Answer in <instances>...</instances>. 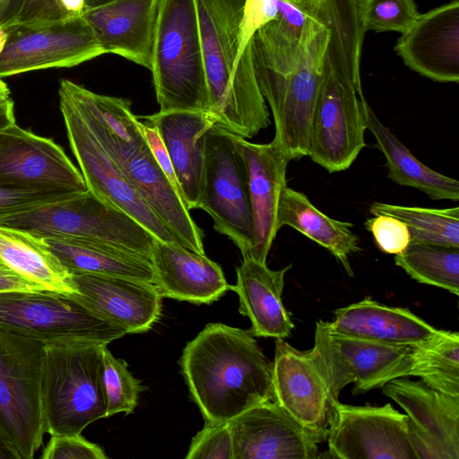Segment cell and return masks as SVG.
<instances>
[{
  "label": "cell",
  "mask_w": 459,
  "mask_h": 459,
  "mask_svg": "<svg viewBox=\"0 0 459 459\" xmlns=\"http://www.w3.org/2000/svg\"><path fill=\"white\" fill-rule=\"evenodd\" d=\"M233 445L230 422L205 421L193 437L186 459H232Z\"/></svg>",
  "instance_id": "8d00e7d4"
},
{
  "label": "cell",
  "mask_w": 459,
  "mask_h": 459,
  "mask_svg": "<svg viewBox=\"0 0 459 459\" xmlns=\"http://www.w3.org/2000/svg\"><path fill=\"white\" fill-rule=\"evenodd\" d=\"M230 422L232 459H315L322 440L274 400L259 403Z\"/></svg>",
  "instance_id": "ac0fdd59"
},
{
  "label": "cell",
  "mask_w": 459,
  "mask_h": 459,
  "mask_svg": "<svg viewBox=\"0 0 459 459\" xmlns=\"http://www.w3.org/2000/svg\"><path fill=\"white\" fill-rule=\"evenodd\" d=\"M277 225L289 226L327 249L353 275L350 256L359 250V237L352 224L325 215L302 192L285 186L277 209Z\"/></svg>",
  "instance_id": "f1b7e54d"
},
{
  "label": "cell",
  "mask_w": 459,
  "mask_h": 459,
  "mask_svg": "<svg viewBox=\"0 0 459 459\" xmlns=\"http://www.w3.org/2000/svg\"><path fill=\"white\" fill-rule=\"evenodd\" d=\"M10 91L5 82L0 79V102L10 100Z\"/></svg>",
  "instance_id": "c3c4849f"
},
{
  "label": "cell",
  "mask_w": 459,
  "mask_h": 459,
  "mask_svg": "<svg viewBox=\"0 0 459 459\" xmlns=\"http://www.w3.org/2000/svg\"><path fill=\"white\" fill-rule=\"evenodd\" d=\"M0 259L39 289L74 294L70 273L43 238L26 230L0 226Z\"/></svg>",
  "instance_id": "4dcf8cb0"
},
{
  "label": "cell",
  "mask_w": 459,
  "mask_h": 459,
  "mask_svg": "<svg viewBox=\"0 0 459 459\" xmlns=\"http://www.w3.org/2000/svg\"><path fill=\"white\" fill-rule=\"evenodd\" d=\"M366 127L377 142V147L385 158L388 178L394 183L416 188L433 200H459V182L429 168L377 118L367 104Z\"/></svg>",
  "instance_id": "f546056e"
},
{
  "label": "cell",
  "mask_w": 459,
  "mask_h": 459,
  "mask_svg": "<svg viewBox=\"0 0 459 459\" xmlns=\"http://www.w3.org/2000/svg\"><path fill=\"white\" fill-rule=\"evenodd\" d=\"M43 240L70 274L119 275L153 282L151 259L140 254L84 238L52 237Z\"/></svg>",
  "instance_id": "83f0119b"
},
{
  "label": "cell",
  "mask_w": 459,
  "mask_h": 459,
  "mask_svg": "<svg viewBox=\"0 0 459 459\" xmlns=\"http://www.w3.org/2000/svg\"><path fill=\"white\" fill-rule=\"evenodd\" d=\"M254 337L249 331L210 323L184 348L181 373L205 421L229 422L273 400V362Z\"/></svg>",
  "instance_id": "3957f363"
},
{
  "label": "cell",
  "mask_w": 459,
  "mask_h": 459,
  "mask_svg": "<svg viewBox=\"0 0 459 459\" xmlns=\"http://www.w3.org/2000/svg\"><path fill=\"white\" fill-rule=\"evenodd\" d=\"M41 459H106L104 451L80 434L51 436Z\"/></svg>",
  "instance_id": "60d3db41"
},
{
  "label": "cell",
  "mask_w": 459,
  "mask_h": 459,
  "mask_svg": "<svg viewBox=\"0 0 459 459\" xmlns=\"http://www.w3.org/2000/svg\"><path fill=\"white\" fill-rule=\"evenodd\" d=\"M328 454L339 459H418L406 414L392 404H344L330 398Z\"/></svg>",
  "instance_id": "5bb4252c"
},
{
  "label": "cell",
  "mask_w": 459,
  "mask_h": 459,
  "mask_svg": "<svg viewBox=\"0 0 459 459\" xmlns=\"http://www.w3.org/2000/svg\"><path fill=\"white\" fill-rule=\"evenodd\" d=\"M83 342L44 343L41 405L46 433L80 434L107 418L103 347Z\"/></svg>",
  "instance_id": "5b68a950"
},
{
  "label": "cell",
  "mask_w": 459,
  "mask_h": 459,
  "mask_svg": "<svg viewBox=\"0 0 459 459\" xmlns=\"http://www.w3.org/2000/svg\"><path fill=\"white\" fill-rule=\"evenodd\" d=\"M0 226L41 238L104 241L151 259L156 238L129 214L87 189L69 198L0 220Z\"/></svg>",
  "instance_id": "9c48e42d"
},
{
  "label": "cell",
  "mask_w": 459,
  "mask_h": 459,
  "mask_svg": "<svg viewBox=\"0 0 459 459\" xmlns=\"http://www.w3.org/2000/svg\"><path fill=\"white\" fill-rule=\"evenodd\" d=\"M327 40L328 29L322 22L293 65L274 67L252 59L257 84L273 113V142L290 160L307 156L311 116Z\"/></svg>",
  "instance_id": "52a82bcc"
},
{
  "label": "cell",
  "mask_w": 459,
  "mask_h": 459,
  "mask_svg": "<svg viewBox=\"0 0 459 459\" xmlns=\"http://www.w3.org/2000/svg\"><path fill=\"white\" fill-rule=\"evenodd\" d=\"M159 132L171 160L181 197L190 212L199 208L202 193L205 134L213 126L208 111H168L137 117Z\"/></svg>",
  "instance_id": "cb8c5ba5"
},
{
  "label": "cell",
  "mask_w": 459,
  "mask_h": 459,
  "mask_svg": "<svg viewBox=\"0 0 459 459\" xmlns=\"http://www.w3.org/2000/svg\"><path fill=\"white\" fill-rule=\"evenodd\" d=\"M151 262L153 283L162 298L211 304L230 290L220 264L179 244L156 238Z\"/></svg>",
  "instance_id": "d4e9b609"
},
{
  "label": "cell",
  "mask_w": 459,
  "mask_h": 459,
  "mask_svg": "<svg viewBox=\"0 0 459 459\" xmlns=\"http://www.w3.org/2000/svg\"><path fill=\"white\" fill-rule=\"evenodd\" d=\"M0 331L42 343L108 344L127 334L74 294L43 289L0 291Z\"/></svg>",
  "instance_id": "ba28073f"
},
{
  "label": "cell",
  "mask_w": 459,
  "mask_h": 459,
  "mask_svg": "<svg viewBox=\"0 0 459 459\" xmlns=\"http://www.w3.org/2000/svg\"><path fill=\"white\" fill-rule=\"evenodd\" d=\"M59 90L69 96L119 172L178 244L204 254L203 230L155 160L131 109V100L95 93L67 79L60 81Z\"/></svg>",
  "instance_id": "7a4b0ae2"
},
{
  "label": "cell",
  "mask_w": 459,
  "mask_h": 459,
  "mask_svg": "<svg viewBox=\"0 0 459 459\" xmlns=\"http://www.w3.org/2000/svg\"><path fill=\"white\" fill-rule=\"evenodd\" d=\"M0 268L1 269H4V270H9L5 264L2 262V260L0 259ZM11 271V270H10Z\"/></svg>",
  "instance_id": "f5cc1de1"
},
{
  "label": "cell",
  "mask_w": 459,
  "mask_h": 459,
  "mask_svg": "<svg viewBox=\"0 0 459 459\" xmlns=\"http://www.w3.org/2000/svg\"><path fill=\"white\" fill-rule=\"evenodd\" d=\"M111 0H83V11L88 8L95 7Z\"/></svg>",
  "instance_id": "f907efd6"
},
{
  "label": "cell",
  "mask_w": 459,
  "mask_h": 459,
  "mask_svg": "<svg viewBox=\"0 0 459 459\" xmlns=\"http://www.w3.org/2000/svg\"><path fill=\"white\" fill-rule=\"evenodd\" d=\"M278 0H246L240 40V57L253 34L274 18Z\"/></svg>",
  "instance_id": "b9f144b4"
},
{
  "label": "cell",
  "mask_w": 459,
  "mask_h": 459,
  "mask_svg": "<svg viewBox=\"0 0 459 459\" xmlns=\"http://www.w3.org/2000/svg\"><path fill=\"white\" fill-rule=\"evenodd\" d=\"M361 0H323L317 15L328 29L314 105L307 156L329 173L349 169L366 146L360 57L366 29Z\"/></svg>",
  "instance_id": "6da1fadb"
},
{
  "label": "cell",
  "mask_w": 459,
  "mask_h": 459,
  "mask_svg": "<svg viewBox=\"0 0 459 459\" xmlns=\"http://www.w3.org/2000/svg\"><path fill=\"white\" fill-rule=\"evenodd\" d=\"M0 186L74 193L88 189L82 173L60 146L16 123L0 131Z\"/></svg>",
  "instance_id": "2e32d148"
},
{
  "label": "cell",
  "mask_w": 459,
  "mask_h": 459,
  "mask_svg": "<svg viewBox=\"0 0 459 459\" xmlns=\"http://www.w3.org/2000/svg\"><path fill=\"white\" fill-rule=\"evenodd\" d=\"M329 322L333 331L389 346H417L437 329L410 309L389 307L370 298L336 309Z\"/></svg>",
  "instance_id": "484cf974"
},
{
  "label": "cell",
  "mask_w": 459,
  "mask_h": 459,
  "mask_svg": "<svg viewBox=\"0 0 459 459\" xmlns=\"http://www.w3.org/2000/svg\"><path fill=\"white\" fill-rule=\"evenodd\" d=\"M373 215L385 214L403 221L410 232L411 243L459 247V208L445 209L374 203Z\"/></svg>",
  "instance_id": "d6a6232c"
},
{
  "label": "cell",
  "mask_w": 459,
  "mask_h": 459,
  "mask_svg": "<svg viewBox=\"0 0 459 459\" xmlns=\"http://www.w3.org/2000/svg\"><path fill=\"white\" fill-rule=\"evenodd\" d=\"M79 193L0 186V220L53 204Z\"/></svg>",
  "instance_id": "74e56055"
},
{
  "label": "cell",
  "mask_w": 459,
  "mask_h": 459,
  "mask_svg": "<svg viewBox=\"0 0 459 459\" xmlns=\"http://www.w3.org/2000/svg\"><path fill=\"white\" fill-rule=\"evenodd\" d=\"M23 2H24V0H13V11H14V13H15V17L18 14V13L20 12V10H21V8H22V6L23 4Z\"/></svg>",
  "instance_id": "816d5d0a"
},
{
  "label": "cell",
  "mask_w": 459,
  "mask_h": 459,
  "mask_svg": "<svg viewBox=\"0 0 459 459\" xmlns=\"http://www.w3.org/2000/svg\"><path fill=\"white\" fill-rule=\"evenodd\" d=\"M290 268L272 270L252 258H243L236 268L237 281L230 290L238 294V311L249 318L254 336L284 339L294 328L281 299L284 276Z\"/></svg>",
  "instance_id": "4316f807"
},
{
  "label": "cell",
  "mask_w": 459,
  "mask_h": 459,
  "mask_svg": "<svg viewBox=\"0 0 459 459\" xmlns=\"http://www.w3.org/2000/svg\"><path fill=\"white\" fill-rule=\"evenodd\" d=\"M381 388L383 394L406 412L418 459H459V397L406 377L394 378Z\"/></svg>",
  "instance_id": "e0dca14e"
},
{
  "label": "cell",
  "mask_w": 459,
  "mask_h": 459,
  "mask_svg": "<svg viewBox=\"0 0 459 459\" xmlns=\"http://www.w3.org/2000/svg\"><path fill=\"white\" fill-rule=\"evenodd\" d=\"M160 0H111L85 9L104 53L118 55L149 70Z\"/></svg>",
  "instance_id": "603a6c76"
},
{
  "label": "cell",
  "mask_w": 459,
  "mask_h": 459,
  "mask_svg": "<svg viewBox=\"0 0 459 459\" xmlns=\"http://www.w3.org/2000/svg\"><path fill=\"white\" fill-rule=\"evenodd\" d=\"M82 12L83 0H24L20 12L10 24L61 21L81 15Z\"/></svg>",
  "instance_id": "f35d334b"
},
{
  "label": "cell",
  "mask_w": 459,
  "mask_h": 459,
  "mask_svg": "<svg viewBox=\"0 0 459 459\" xmlns=\"http://www.w3.org/2000/svg\"><path fill=\"white\" fill-rule=\"evenodd\" d=\"M102 359V382L107 402V417L119 412L132 413L144 386L129 371L127 363L114 357L107 345L103 347Z\"/></svg>",
  "instance_id": "e575fe53"
},
{
  "label": "cell",
  "mask_w": 459,
  "mask_h": 459,
  "mask_svg": "<svg viewBox=\"0 0 459 459\" xmlns=\"http://www.w3.org/2000/svg\"><path fill=\"white\" fill-rule=\"evenodd\" d=\"M273 386V400L302 427L325 441L332 396L305 351L283 339L275 341Z\"/></svg>",
  "instance_id": "ffe728a7"
},
{
  "label": "cell",
  "mask_w": 459,
  "mask_h": 459,
  "mask_svg": "<svg viewBox=\"0 0 459 459\" xmlns=\"http://www.w3.org/2000/svg\"><path fill=\"white\" fill-rule=\"evenodd\" d=\"M394 263L418 282L459 295V247L410 243Z\"/></svg>",
  "instance_id": "836d02e7"
},
{
  "label": "cell",
  "mask_w": 459,
  "mask_h": 459,
  "mask_svg": "<svg viewBox=\"0 0 459 459\" xmlns=\"http://www.w3.org/2000/svg\"><path fill=\"white\" fill-rule=\"evenodd\" d=\"M58 96L68 141L87 188L97 196L129 214L157 239L178 244L172 232L119 172L89 129L69 96L59 89Z\"/></svg>",
  "instance_id": "9a60e30c"
},
{
  "label": "cell",
  "mask_w": 459,
  "mask_h": 459,
  "mask_svg": "<svg viewBox=\"0 0 459 459\" xmlns=\"http://www.w3.org/2000/svg\"><path fill=\"white\" fill-rule=\"evenodd\" d=\"M138 126L159 167L161 169L172 187L182 199L180 186L177 179L171 160L159 132L154 126L145 124L139 119Z\"/></svg>",
  "instance_id": "7bdbcfd3"
},
{
  "label": "cell",
  "mask_w": 459,
  "mask_h": 459,
  "mask_svg": "<svg viewBox=\"0 0 459 459\" xmlns=\"http://www.w3.org/2000/svg\"><path fill=\"white\" fill-rule=\"evenodd\" d=\"M411 376L428 386L459 397V333L438 330L426 342L411 347Z\"/></svg>",
  "instance_id": "1f68e13d"
},
{
  "label": "cell",
  "mask_w": 459,
  "mask_h": 459,
  "mask_svg": "<svg viewBox=\"0 0 459 459\" xmlns=\"http://www.w3.org/2000/svg\"><path fill=\"white\" fill-rule=\"evenodd\" d=\"M44 343L0 331V433L32 459L46 433L41 405Z\"/></svg>",
  "instance_id": "30bf717a"
},
{
  "label": "cell",
  "mask_w": 459,
  "mask_h": 459,
  "mask_svg": "<svg viewBox=\"0 0 459 459\" xmlns=\"http://www.w3.org/2000/svg\"><path fill=\"white\" fill-rule=\"evenodd\" d=\"M70 281L75 297L127 333L147 332L160 317L162 296L153 282L95 273H71Z\"/></svg>",
  "instance_id": "d6986e66"
},
{
  "label": "cell",
  "mask_w": 459,
  "mask_h": 459,
  "mask_svg": "<svg viewBox=\"0 0 459 459\" xmlns=\"http://www.w3.org/2000/svg\"><path fill=\"white\" fill-rule=\"evenodd\" d=\"M361 18L366 30L404 33L420 13L414 0H361Z\"/></svg>",
  "instance_id": "d590c367"
},
{
  "label": "cell",
  "mask_w": 459,
  "mask_h": 459,
  "mask_svg": "<svg viewBox=\"0 0 459 459\" xmlns=\"http://www.w3.org/2000/svg\"><path fill=\"white\" fill-rule=\"evenodd\" d=\"M151 71L160 111L209 110L195 0H160Z\"/></svg>",
  "instance_id": "8992f818"
},
{
  "label": "cell",
  "mask_w": 459,
  "mask_h": 459,
  "mask_svg": "<svg viewBox=\"0 0 459 459\" xmlns=\"http://www.w3.org/2000/svg\"><path fill=\"white\" fill-rule=\"evenodd\" d=\"M14 17L13 0H0V28L11 23Z\"/></svg>",
  "instance_id": "bcb514c9"
},
{
  "label": "cell",
  "mask_w": 459,
  "mask_h": 459,
  "mask_svg": "<svg viewBox=\"0 0 459 459\" xmlns=\"http://www.w3.org/2000/svg\"><path fill=\"white\" fill-rule=\"evenodd\" d=\"M235 141L247 169L253 216L254 243L247 258L266 264L279 231L278 203L282 188L287 186L286 172L290 160L273 141L254 143L237 135Z\"/></svg>",
  "instance_id": "7402d4cb"
},
{
  "label": "cell",
  "mask_w": 459,
  "mask_h": 459,
  "mask_svg": "<svg viewBox=\"0 0 459 459\" xmlns=\"http://www.w3.org/2000/svg\"><path fill=\"white\" fill-rule=\"evenodd\" d=\"M39 289L10 270L0 268V291Z\"/></svg>",
  "instance_id": "ee69618b"
},
{
  "label": "cell",
  "mask_w": 459,
  "mask_h": 459,
  "mask_svg": "<svg viewBox=\"0 0 459 459\" xmlns=\"http://www.w3.org/2000/svg\"><path fill=\"white\" fill-rule=\"evenodd\" d=\"M305 353L330 395L336 399L349 384H354L353 394L366 393L394 378L410 377L412 368L411 347L384 345L341 334L322 320L316 325L313 348Z\"/></svg>",
  "instance_id": "8fae6325"
},
{
  "label": "cell",
  "mask_w": 459,
  "mask_h": 459,
  "mask_svg": "<svg viewBox=\"0 0 459 459\" xmlns=\"http://www.w3.org/2000/svg\"><path fill=\"white\" fill-rule=\"evenodd\" d=\"M213 227L249 257L254 243L248 175L235 135L214 125L205 134L204 171L199 208Z\"/></svg>",
  "instance_id": "7c38bea8"
},
{
  "label": "cell",
  "mask_w": 459,
  "mask_h": 459,
  "mask_svg": "<svg viewBox=\"0 0 459 459\" xmlns=\"http://www.w3.org/2000/svg\"><path fill=\"white\" fill-rule=\"evenodd\" d=\"M104 53L82 15L0 28V79L26 72L72 67Z\"/></svg>",
  "instance_id": "4fadbf2b"
},
{
  "label": "cell",
  "mask_w": 459,
  "mask_h": 459,
  "mask_svg": "<svg viewBox=\"0 0 459 459\" xmlns=\"http://www.w3.org/2000/svg\"><path fill=\"white\" fill-rule=\"evenodd\" d=\"M377 247L384 253L397 255L411 243L407 225L401 220L385 214L374 215L365 222Z\"/></svg>",
  "instance_id": "ab89813d"
},
{
  "label": "cell",
  "mask_w": 459,
  "mask_h": 459,
  "mask_svg": "<svg viewBox=\"0 0 459 459\" xmlns=\"http://www.w3.org/2000/svg\"><path fill=\"white\" fill-rule=\"evenodd\" d=\"M299 3L304 4L306 7L316 10L318 8L323 0H298Z\"/></svg>",
  "instance_id": "681fc988"
},
{
  "label": "cell",
  "mask_w": 459,
  "mask_h": 459,
  "mask_svg": "<svg viewBox=\"0 0 459 459\" xmlns=\"http://www.w3.org/2000/svg\"><path fill=\"white\" fill-rule=\"evenodd\" d=\"M394 50L411 70L440 82H459V1L418 16Z\"/></svg>",
  "instance_id": "44dd1931"
},
{
  "label": "cell",
  "mask_w": 459,
  "mask_h": 459,
  "mask_svg": "<svg viewBox=\"0 0 459 459\" xmlns=\"http://www.w3.org/2000/svg\"><path fill=\"white\" fill-rule=\"evenodd\" d=\"M13 123H15L13 101L10 99L0 102V131Z\"/></svg>",
  "instance_id": "f6af8a7d"
},
{
  "label": "cell",
  "mask_w": 459,
  "mask_h": 459,
  "mask_svg": "<svg viewBox=\"0 0 459 459\" xmlns=\"http://www.w3.org/2000/svg\"><path fill=\"white\" fill-rule=\"evenodd\" d=\"M0 459H20L15 449L0 433Z\"/></svg>",
  "instance_id": "7dc6e473"
},
{
  "label": "cell",
  "mask_w": 459,
  "mask_h": 459,
  "mask_svg": "<svg viewBox=\"0 0 459 459\" xmlns=\"http://www.w3.org/2000/svg\"><path fill=\"white\" fill-rule=\"evenodd\" d=\"M209 110L215 125L241 138H252L271 124L255 75L250 41L240 57L246 0H195Z\"/></svg>",
  "instance_id": "277c9868"
}]
</instances>
